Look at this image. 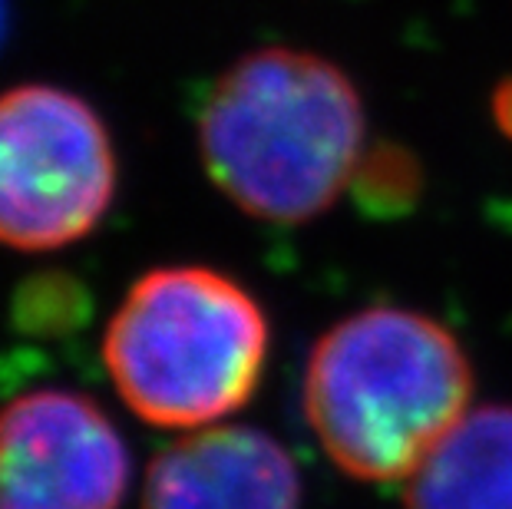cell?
I'll return each mask as SVG.
<instances>
[{"instance_id": "cell-10", "label": "cell", "mask_w": 512, "mask_h": 509, "mask_svg": "<svg viewBox=\"0 0 512 509\" xmlns=\"http://www.w3.org/2000/svg\"><path fill=\"white\" fill-rule=\"evenodd\" d=\"M7 27H10V7H7V0H0V43L7 37Z\"/></svg>"}, {"instance_id": "cell-3", "label": "cell", "mask_w": 512, "mask_h": 509, "mask_svg": "<svg viewBox=\"0 0 512 509\" xmlns=\"http://www.w3.org/2000/svg\"><path fill=\"white\" fill-rule=\"evenodd\" d=\"M271 328L252 291L199 265L156 268L126 291L103 338L119 397L149 424H215L258 391Z\"/></svg>"}, {"instance_id": "cell-6", "label": "cell", "mask_w": 512, "mask_h": 509, "mask_svg": "<svg viewBox=\"0 0 512 509\" xmlns=\"http://www.w3.org/2000/svg\"><path fill=\"white\" fill-rule=\"evenodd\" d=\"M301 476L275 437L209 427L152 460L143 509H298Z\"/></svg>"}, {"instance_id": "cell-9", "label": "cell", "mask_w": 512, "mask_h": 509, "mask_svg": "<svg viewBox=\"0 0 512 509\" xmlns=\"http://www.w3.org/2000/svg\"><path fill=\"white\" fill-rule=\"evenodd\" d=\"M493 119H496L499 133H503L506 139H512V77L503 80L493 90Z\"/></svg>"}, {"instance_id": "cell-7", "label": "cell", "mask_w": 512, "mask_h": 509, "mask_svg": "<svg viewBox=\"0 0 512 509\" xmlns=\"http://www.w3.org/2000/svg\"><path fill=\"white\" fill-rule=\"evenodd\" d=\"M407 509H512V407L466 414L420 463Z\"/></svg>"}, {"instance_id": "cell-5", "label": "cell", "mask_w": 512, "mask_h": 509, "mask_svg": "<svg viewBox=\"0 0 512 509\" xmlns=\"http://www.w3.org/2000/svg\"><path fill=\"white\" fill-rule=\"evenodd\" d=\"M129 453L110 417L73 391H34L0 410V509H116Z\"/></svg>"}, {"instance_id": "cell-2", "label": "cell", "mask_w": 512, "mask_h": 509, "mask_svg": "<svg viewBox=\"0 0 512 509\" xmlns=\"http://www.w3.org/2000/svg\"><path fill=\"white\" fill-rule=\"evenodd\" d=\"M301 397L308 427L337 470L390 483L417 473L463 420L473 367L430 314L367 308L318 338Z\"/></svg>"}, {"instance_id": "cell-8", "label": "cell", "mask_w": 512, "mask_h": 509, "mask_svg": "<svg viewBox=\"0 0 512 509\" xmlns=\"http://www.w3.org/2000/svg\"><path fill=\"white\" fill-rule=\"evenodd\" d=\"M357 182H361V196H367V202H374L377 209H397V205L413 202L420 176L410 156L394 153V149H377V153L364 156Z\"/></svg>"}, {"instance_id": "cell-4", "label": "cell", "mask_w": 512, "mask_h": 509, "mask_svg": "<svg viewBox=\"0 0 512 509\" xmlns=\"http://www.w3.org/2000/svg\"><path fill=\"white\" fill-rule=\"evenodd\" d=\"M113 192L110 129L83 96L47 83L0 93V245L57 252L80 242Z\"/></svg>"}, {"instance_id": "cell-1", "label": "cell", "mask_w": 512, "mask_h": 509, "mask_svg": "<svg viewBox=\"0 0 512 509\" xmlns=\"http://www.w3.org/2000/svg\"><path fill=\"white\" fill-rule=\"evenodd\" d=\"M199 153L215 189L245 215L275 225L311 222L364 166V100L351 77L318 53H245L205 96Z\"/></svg>"}]
</instances>
